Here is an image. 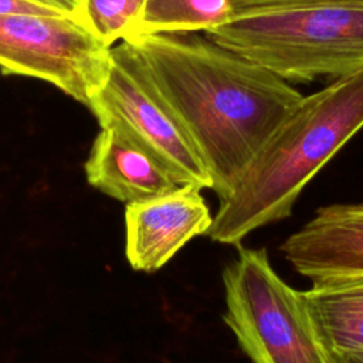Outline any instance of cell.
<instances>
[{"mask_svg": "<svg viewBox=\"0 0 363 363\" xmlns=\"http://www.w3.org/2000/svg\"><path fill=\"white\" fill-rule=\"evenodd\" d=\"M125 41L189 133L218 200L303 98L291 82L201 31L136 34Z\"/></svg>", "mask_w": 363, "mask_h": 363, "instance_id": "6da1fadb", "label": "cell"}, {"mask_svg": "<svg viewBox=\"0 0 363 363\" xmlns=\"http://www.w3.org/2000/svg\"><path fill=\"white\" fill-rule=\"evenodd\" d=\"M363 128V71L303 96L218 201L206 235L227 245L291 216L302 190Z\"/></svg>", "mask_w": 363, "mask_h": 363, "instance_id": "7a4b0ae2", "label": "cell"}, {"mask_svg": "<svg viewBox=\"0 0 363 363\" xmlns=\"http://www.w3.org/2000/svg\"><path fill=\"white\" fill-rule=\"evenodd\" d=\"M204 34L291 84L363 71V1L234 14Z\"/></svg>", "mask_w": 363, "mask_h": 363, "instance_id": "3957f363", "label": "cell"}, {"mask_svg": "<svg viewBox=\"0 0 363 363\" xmlns=\"http://www.w3.org/2000/svg\"><path fill=\"white\" fill-rule=\"evenodd\" d=\"M224 322L252 363H339L309 312L303 291L272 268L265 248L238 247L223 271Z\"/></svg>", "mask_w": 363, "mask_h": 363, "instance_id": "277c9868", "label": "cell"}, {"mask_svg": "<svg viewBox=\"0 0 363 363\" xmlns=\"http://www.w3.org/2000/svg\"><path fill=\"white\" fill-rule=\"evenodd\" d=\"M89 109L162 162L183 184L213 189V179L142 58L125 40L111 47L108 75Z\"/></svg>", "mask_w": 363, "mask_h": 363, "instance_id": "5b68a950", "label": "cell"}, {"mask_svg": "<svg viewBox=\"0 0 363 363\" xmlns=\"http://www.w3.org/2000/svg\"><path fill=\"white\" fill-rule=\"evenodd\" d=\"M111 65V47L79 18L0 13V71L43 79L89 108Z\"/></svg>", "mask_w": 363, "mask_h": 363, "instance_id": "8992f818", "label": "cell"}, {"mask_svg": "<svg viewBox=\"0 0 363 363\" xmlns=\"http://www.w3.org/2000/svg\"><path fill=\"white\" fill-rule=\"evenodd\" d=\"M201 190L183 184L167 194L126 204L125 254L132 269L155 272L190 240L207 234L213 216Z\"/></svg>", "mask_w": 363, "mask_h": 363, "instance_id": "52a82bcc", "label": "cell"}, {"mask_svg": "<svg viewBox=\"0 0 363 363\" xmlns=\"http://www.w3.org/2000/svg\"><path fill=\"white\" fill-rule=\"evenodd\" d=\"M279 251L312 284L363 278V203L319 207Z\"/></svg>", "mask_w": 363, "mask_h": 363, "instance_id": "ba28073f", "label": "cell"}, {"mask_svg": "<svg viewBox=\"0 0 363 363\" xmlns=\"http://www.w3.org/2000/svg\"><path fill=\"white\" fill-rule=\"evenodd\" d=\"M91 186L126 204L167 194L183 183L113 126H101L85 162Z\"/></svg>", "mask_w": 363, "mask_h": 363, "instance_id": "9c48e42d", "label": "cell"}, {"mask_svg": "<svg viewBox=\"0 0 363 363\" xmlns=\"http://www.w3.org/2000/svg\"><path fill=\"white\" fill-rule=\"evenodd\" d=\"M303 295L320 337L339 363L363 356V278L312 284Z\"/></svg>", "mask_w": 363, "mask_h": 363, "instance_id": "30bf717a", "label": "cell"}, {"mask_svg": "<svg viewBox=\"0 0 363 363\" xmlns=\"http://www.w3.org/2000/svg\"><path fill=\"white\" fill-rule=\"evenodd\" d=\"M233 16L230 0H145L135 31L147 33L207 31Z\"/></svg>", "mask_w": 363, "mask_h": 363, "instance_id": "8fae6325", "label": "cell"}, {"mask_svg": "<svg viewBox=\"0 0 363 363\" xmlns=\"http://www.w3.org/2000/svg\"><path fill=\"white\" fill-rule=\"evenodd\" d=\"M145 0H81V21L112 47L136 28Z\"/></svg>", "mask_w": 363, "mask_h": 363, "instance_id": "7c38bea8", "label": "cell"}, {"mask_svg": "<svg viewBox=\"0 0 363 363\" xmlns=\"http://www.w3.org/2000/svg\"><path fill=\"white\" fill-rule=\"evenodd\" d=\"M349 1H363V0H230L233 6V16L251 13V11H264V10H279V9H292L315 4H330V3H349Z\"/></svg>", "mask_w": 363, "mask_h": 363, "instance_id": "4fadbf2b", "label": "cell"}, {"mask_svg": "<svg viewBox=\"0 0 363 363\" xmlns=\"http://www.w3.org/2000/svg\"><path fill=\"white\" fill-rule=\"evenodd\" d=\"M0 13H30V14H45V16H65L58 11L40 7L24 0H0Z\"/></svg>", "mask_w": 363, "mask_h": 363, "instance_id": "5bb4252c", "label": "cell"}, {"mask_svg": "<svg viewBox=\"0 0 363 363\" xmlns=\"http://www.w3.org/2000/svg\"><path fill=\"white\" fill-rule=\"evenodd\" d=\"M24 1L58 11L65 16H71L77 18H79L81 16V0H24Z\"/></svg>", "mask_w": 363, "mask_h": 363, "instance_id": "9a60e30c", "label": "cell"}, {"mask_svg": "<svg viewBox=\"0 0 363 363\" xmlns=\"http://www.w3.org/2000/svg\"><path fill=\"white\" fill-rule=\"evenodd\" d=\"M340 363H363V356L360 357H353V359H347V360H343Z\"/></svg>", "mask_w": 363, "mask_h": 363, "instance_id": "2e32d148", "label": "cell"}]
</instances>
